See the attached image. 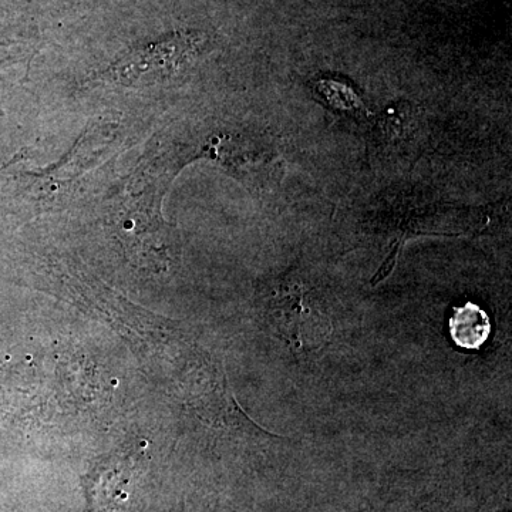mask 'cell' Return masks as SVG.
<instances>
[{
  "instance_id": "obj_1",
  "label": "cell",
  "mask_w": 512,
  "mask_h": 512,
  "mask_svg": "<svg viewBox=\"0 0 512 512\" xmlns=\"http://www.w3.org/2000/svg\"><path fill=\"white\" fill-rule=\"evenodd\" d=\"M259 305L269 328L295 353L319 349L332 333L322 301L301 279L286 278L265 286Z\"/></svg>"
},
{
  "instance_id": "obj_2",
  "label": "cell",
  "mask_w": 512,
  "mask_h": 512,
  "mask_svg": "<svg viewBox=\"0 0 512 512\" xmlns=\"http://www.w3.org/2000/svg\"><path fill=\"white\" fill-rule=\"evenodd\" d=\"M200 50L201 40L197 35L175 36L123 57L111 64L104 77L123 86H134L146 80L170 79L190 64Z\"/></svg>"
},
{
  "instance_id": "obj_3",
  "label": "cell",
  "mask_w": 512,
  "mask_h": 512,
  "mask_svg": "<svg viewBox=\"0 0 512 512\" xmlns=\"http://www.w3.org/2000/svg\"><path fill=\"white\" fill-rule=\"evenodd\" d=\"M448 328L453 342L467 350L480 349L490 338L491 333L487 313L473 302L454 308Z\"/></svg>"
}]
</instances>
